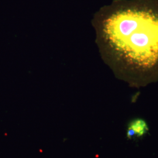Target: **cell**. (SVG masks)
Here are the masks:
<instances>
[{"instance_id": "7a4b0ae2", "label": "cell", "mask_w": 158, "mask_h": 158, "mask_svg": "<svg viewBox=\"0 0 158 158\" xmlns=\"http://www.w3.org/2000/svg\"><path fill=\"white\" fill-rule=\"evenodd\" d=\"M128 127L133 130L135 136L141 137L147 134L149 131V127L147 123L142 119H136L130 123Z\"/></svg>"}, {"instance_id": "6da1fadb", "label": "cell", "mask_w": 158, "mask_h": 158, "mask_svg": "<svg viewBox=\"0 0 158 158\" xmlns=\"http://www.w3.org/2000/svg\"><path fill=\"white\" fill-rule=\"evenodd\" d=\"M106 33L113 47L131 62L150 66L158 61V18L150 12L127 10L110 17Z\"/></svg>"}, {"instance_id": "3957f363", "label": "cell", "mask_w": 158, "mask_h": 158, "mask_svg": "<svg viewBox=\"0 0 158 158\" xmlns=\"http://www.w3.org/2000/svg\"><path fill=\"white\" fill-rule=\"evenodd\" d=\"M135 136V134L134 132V131L132 130L131 128L128 127V130H127V137L128 139H132L133 136Z\"/></svg>"}]
</instances>
